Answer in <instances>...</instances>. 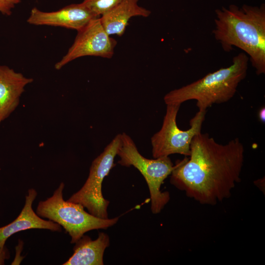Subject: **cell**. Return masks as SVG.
<instances>
[{
  "label": "cell",
  "instance_id": "17",
  "mask_svg": "<svg viewBox=\"0 0 265 265\" xmlns=\"http://www.w3.org/2000/svg\"><path fill=\"white\" fill-rule=\"evenodd\" d=\"M259 118L260 121L262 123H264L265 121V107H262L259 110L258 114Z\"/></svg>",
  "mask_w": 265,
  "mask_h": 265
},
{
  "label": "cell",
  "instance_id": "6",
  "mask_svg": "<svg viewBox=\"0 0 265 265\" xmlns=\"http://www.w3.org/2000/svg\"><path fill=\"white\" fill-rule=\"evenodd\" d=\"M118 134L92 161L88 177L82 187L74 193L69 202L80 204L89 213L101 218H108L107 212L109 201L105 199L102 191L103 181L114 166V160L120 143Z\"/></svg>",
  "mask_w": 265,
  "mask_h": 265
},
{
  "label": "cell",
  "instance_id": "7",
  "mask_svg": "<svg viewBox=\"0 0 265 265\" xmlns=\"http://www.w3.org/2000/svg\"><path fill=\"white\" fill-rule=\"evenodd\" d=\"M180 104L166 105L160 130L151 137L152 155L155 158L179 154L189 157L193 137L201 132L206 110H198L190 121V128L185 131L178 128L176 118Z\"/></svg>",
  "mask_w": 265,
  "mask_h": 265
},
{
  "label": "cell",
  "instance_id": "1",
  "mask_svg": "<svg viewBox=\"0 0 265 265\" xmlns=\"http://www.w3.org/2000/svg\"><path fill=\"white\" fill-rule=\"evenodd\" d=\"M189 158L178 160L170 174V183L201 204L214 205L230 197L239 183L244 148L238 138L225 144L207 133L195 135Z\"/></svg>",
  "mask_w": 265,
  "mask_h": 265
},
{
  "label": "cell",
  "instance_id": "8",
  "mask_svg": "<svg viewBox=\"0 0 265 265\" xmlns=\"http://www.w3.org/2000/svg\"><path fill=\"white\" fill-rule=\"evenodd\" d=\"M116 44V41L104 29L100 17L95 18L78 31L73 44L55 64V68L59 70L70 62L85 56L111 58Z\"/></svg>",
  "mask_w": 265,
  "mask_h": 265
},
{
  "label": "cell",
  "instance_id": "4",
  "mask_svg": "<svg viewBox=\"0 0 265 265\" xmlns=\"http://www.w3.org/2000/svg\"><path fill=\"white\" fill-rule=\"evenodd\" d=\"M64 186L61 183L51 197L40 201L36 213L62 226L71 237V243H75L87 232L106 229L117 222L118 217L99 218L85 211L82 205L65 201L63 198Z\"/></svg>",
  "mask_w": 265,
  "mask_h": 265
},
{
  "label": "cell",
  "instance_id": "5",
  "mask_svg": "<svg viewBox=\"0 0 265 265\" xmlns=\"http://www.w3.org/2000/svg\"><path fill=\"white\" fill-rule=\"evenodd\" d=\"M120 143L117 155L118 163L122 166L136 168L144 177L149 187L151 211L154 214L161 212L170 200L168 192H162L160 187L171 174L174 165L168 157L148 159L142 156L131 137L125 132L120 133Z\"/></svg>",
  "mask_w": 265,
  "mask_h": 265
},
{
  "label": "cell",
  "instance_id": "16",
  "mask_svg": "<svg viewBox=\"0 0 265 265\" xmlns=\"http://www.w3.org/2000/svg\"><path fill=\"white\" fill-rule=\"evenodd\" d=\"M9 258L10 253L6 246H0V265H4L5 260Z\"/></svg>",
  "mask_w": 265,
  "mask_h": 265
},
{
  "label": "cell",
  "instance_id": "10",
  "mask_svg": "<svg viewBox=\"0 0 265 265\" xmlns=\"http://www.w3.org/2000/svg\"><path fill=\"white\" fill-rule=\"evenodd\" d=\"M37 192L34 188L28 190L25 205L18 216L8 225L0 228V246H5L7 238L16 233L30 229L50 230L60 232L61 226L53 221L45 220L32 209V204Z\"/></svg>",
  "mask_w": 265,
  "mask_h": 265
},
{
  "label": "cell",
  "instance_id": "9",
  "mask_svg": "<svg viewBox=\"0 0 265 265\" xmlns=\"http://www.w3.org/2000/svg\"><path fill=\"white\" fill-rule=\"evenodd\" d=\"M97 17H100L80 3L71 4L53 12H44L34 7L27 22L35 26H61L78 31Z\"/></svg>",
  "mask_w": 265,
  "mask_h": 265
},
{
  "label": "cell",
  "instance_id": "11",
  "mask_svg": "<svg viewBox=\"0 0 265 265\" xmlns=\"http://www.w3.org/2000/svg\"><path fill=\"white\" fill-rule=\"evenodd\" d=\"M33 79L5 65H0V124L19 105L25 87Z\"/></svg>",
  "mask_w": 265,
  "mask_h": 265
},
{
  "label": "cell",
  "instance_id": "3",
  "mask_svg": "<svg viewBox=\"0 0 265 265\" xmlns=\"http://www.w3.org/2000/svg\"><path fill=\"white\" fill-rule=\"evenodd\" d=\"M249 57L244 52L232 59V64L210 73L201 79L167 93L163 98L166 105L180 104L194 100L199 110L214 104L230 100L235 95L239 83L247 76Z\"/></svg>",
  "mask_w": 265,
  "mask_h": 265
},
{
  "label": "cell",
  "instance_id": "13",
  "mask_svg": "<svg viewBox=\"0 0 265 265\" xmlns=\"http://www.w3.org/2000/svg\"><path fill=\"white\" fill-rule=\"evenodd\" d=\"M75 243L74 253L63 265H103L105 249L109 245L108 236L99 233L95 240L83 235Z\"/></svg>",
  "mask_w": 265,
  "mask_h": 265
},
{
  "label": "cell",
  "instance_id": "14",
  "mask_svg": "<svg viewBox=\"0 0 265 265\" xmlns=\"http://www.w3.org/2000/svg\"><path fill=\"white\" fill-rule=\"evenodd\" d=\"M122 0H83L81 2L92 13L100 17L114 7Z\"/></svg>",
  "mask_w": 265,
  "mask_h": 265
},
{
  "label": "cell",
  "instance_id": "2",
  "mask_svg": "<svg viewBox=\"0 0 265 265\" xmlns=\"http://www.w3.org/2000/svg\"><path fill=\"white\" fill-rule=\"evenodd\" d=\"M212 34L223 50L237 47L249 57L258 75L265 74V5L231 4L215 10Z\"/></svg>",
  "mask_w": 265,
  "mask_h": 265
},
{
  "label": "cell",
  "instance_id": "15",
  "mask_svg": "<svg viewBox=\"0 0 265 265\" xmlns=\"http://www.w3.org/2000/svg\"><path fill=\"white\" fill-rule=\"evenodd\" d=\"M21 0H0V13L9 16L12 13V9L20 2Z\"/></svg>",
  "mask_w": 265,
  "mask_h": 265
},
{
  "label": "cell",
  "instance_id": "12",
  "mask_svg": "<svg viewBox=\"0 0 265 265\" xmlns=\"http://www.w3.org/2000/svg\"><path fill=\"white\" fill-rule=\"evenodd\" d=\"M139 0H122L111 10L100 17L101 22L109 35L122 36L129 20L132 17H148L151 11L138 4Z\"/></svg>",
  "mask_w": 265,
  "mask_h": 265
}]
</instances>
